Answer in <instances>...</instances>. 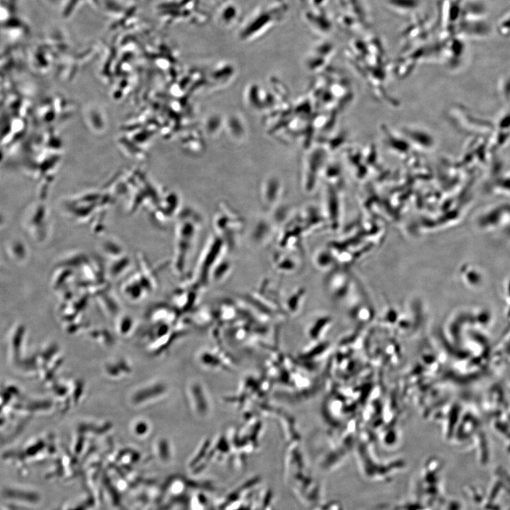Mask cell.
<instances>
[{
  "instance_id": "1",
  "label": "cell",
  "mask_w": 510,
  "mask_h": 510,
  "mask_svg": "<svg viewBox=\"0 0 510 510\" xmlns=\"http://www.w3.org/2000/svg\"><path fill=\"white\" fill-rule=\"evenodd\" d=\"M274 264L277 270L283 271V273H290L296 270V260L290 255L279 254L274 260Z\"/></svg>"
}]
</instances>
